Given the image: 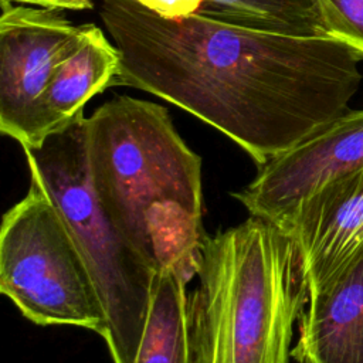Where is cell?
I'll use <instances>...</instances> for the list:
<instances>
[{
    "mask_svg": "<svg viewBox=\"0 0 363 363\" xmlns=\"http://www.w3.org/2000/svg\"><path fill=\"white\" fill-rule=\"evenodd\" d=\"M99 17L121 52L113 85L190 112L258 167L346 112L362 81V57L329 35L167 18L136 0H101Z\"/></svg>",
    "mask_w": 363,
    "mask_h": 363,
    "instance_id": "obj_1",
    "label": "cell"
},
{
    "mask_svg": "<svg viewBox=\"0 0 363 363\" xmlns=\"http://www.w3.org/2000/svg\"><path fill=\"white\" fill-rule=\"evenodd\" d=\"M94 189L116 228L155 269L196 277L203 227L201 157L167 109L128 95L85 119Z\"/></svg>",
    "mask_w": 363,
    "mask_h": 363,
    "instance_id": "obj_2",
    "label": "cell"
},
{
    "mask_svg": "<svg viewBox=\"0 0 363 363\" xmlns=\"http://www.w3.org/2000/svg\"><path fill=\"white\" fill-rule=\"evenodd\" d=\"M187 299L193 363H289L309 285L294 238L250 216L206 235Z\"/></svg>",
    "mask_w": 363,
    "mask_h": 363,
    "instance_id": "obj_3",
    "label": "cell"
},
{
    "mask_svg": "<svg viewBox=\"0 0 363 363\" xmlns=\"http://www.w3.org/2000/svg\"><path fill=\"white\" fill-rule=\"evenodd\" d=\"M85 116L78 113L38 145L23 147L30 183L55 206L99 294L113 363H133L159 272L128 242L92 184Z\"/></svg>",
    "mask_w": 363,
    "mask_h": 363,
    "instance_id": "obj_4",
    "label": "cell"
},
{
    "mask_svg": "<svg viewBox=\"0 0 363 363\" xmlns=\"http://www.w3.org/2000/svg\"><path fill=\"white\" fill-rule=\"evenodd\" d=\"M0 292L40 326L106 333L104 306L88 267L52 201L30 183L0 230Z\"/></svg>",
    "mask_w": 363,
    "mask_h": 363,
    "instance_id": "obj_5",
    "label": "cell"
},
{
    "mask_svg": "<svg viewBox=\"0 0 363 363\" xmlns=\"http://www.w3.org/2000/svg\"><path fill=\"white\" fill-rule=\"evenodd\" d=\"M0 3V130L27 147L34 145L37 102L82 26L58 10Z\"/></svg>",
    "mask_w": 363,
    "mask_h": 363,
    "instance_id": "obj_6",
    "label": "cell"
},
{
    "mask_svg": "<svg viewBox=\"0 0 363 363\" xmlns=\"http://www.w3.org/2000/svg\"><path fill=\"white\" fill-rule=\"evenodd\" d=\"M362 166L363 109H347L259 166L254 180L231 194L250 216L282 224L326 183Z\"/></svg>",
    "mask_w": 363,
    "mask_h": 363,
    "instance_id": "obj_7",
    "label": "cell"
},
{
    "mask_svg": "<svg viewBox=\"0 0 363 363\" xmlns=\"http://www.w3.org/2000/svg\"><path fill=\"white\" fill-rule=\"evenodd\" d=\"M295 241L309 292L363 247V166L326 183L282 223Z\"/></svg>",
    "mask_w": 363,
    "mask_h": 363,
    "instance_id": "obj_8",
    "label": "cell"
},
{
    "mask_svg": "<svg viewBox=\"0 0 363 363\" xmlns=\"http://www.w3.org/2000/svg\"><path fill=\"white\" fill-rule=\"evenodd\" d=\"M291 357L298 363H363V247L309 292Z\"/></svg>",
    "mask_w": 363,
    "mask_h": 363,
    "instance_id": "obj_9",
    "label": "cell"
},
{
    "mask_svg": "<svg viewBox=\"0 0 363 363\" xmlns=\"http://www.w3.org/2000/svg\"><path fill=\"white\" fill-rule=\"evenodd\" d=\"M119 64L121 52L102 30L82 26L78 44L55 67L37 102L33 146L81 113L94 95L113 86Z\"/></svg>",
    "mask_w": 363,
    "mask_h": 363,
    "instance_id": "obj_10",
    "label": "cell"
},
{
    "mask_svg": "<svg viewBox=\"0 0 363 363\" xmlns=\"http://www.w3.org/2000/svg\"><path fill=\"white\" fill-rule=\"evenodd\" d=\"M187 284L183 275L172 268L156 274L133 363H193Z\"/></svg>",
    "mask_w": 363,
    "mask_h": 363,
    "instance_id": "obj_11",
    "label": "cell"
},
{
    "mask_svg": "<svg viewBox=\"0 0 363 363\" xmlns=\"http://www.w3.org/2000/svg\"><path fill=\"white\" fill-rule=\"evenodd\" d=\"M204 17L282 34L326 35L315 0H207Z\"/></svg>",
    "mask_w": 363,
    "mask_h": 363,
    "instance_id": "obj_12",
    "label": "cell"
},
{
    "mask_svg": "<svg viewBox=\"0 0 363 363\" xmlns=\"http://www.w3.org/2000/svg\"><path fill=\"white\" fill-rule=\"evenodd\" d=\"M325 34L363 58V0H315Z\"/></svg>",
    "mask_w": 363,
    "mask_h": 363,
    "instance_id": "obj_13",
    "label": "cell"
},
{
    "mask_svg": "<svg viewBox=\"0 0 363 363\" xmlns=\"http://www.w3.org/2000/svg\"><path fill=\"white\" fill-rule=\"evenodd\" d=\"M147 10L160 17H187L193 14L204 16L207 0H136Z\"/></svg>",
    "mask_w": 363,
    "mask_h": 363,
    "instance_id": "obj_14",
    "label": "cell"
},
{
    "mask_svg": "<svg viewBox=\"0 0 363 363\" xmlns=\"http://www.w3.org/2000/svg\"><path fill=\"white\" fill-rule=\"evenodd\" d=\"M6 3H23L51 10H88L94 7L92 0H0Z\"/></svg>",
    "mask_w": 363,
    "mask_h": 363,
    "instance_id": "obj_15",
    "label": "cell"
}]
</instances>
